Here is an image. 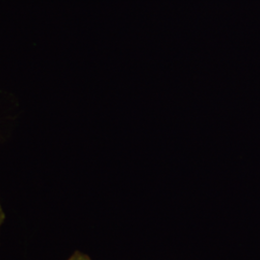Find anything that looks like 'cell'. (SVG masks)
Masks as SVG:
<instances>
[{
	"label": "cell",
	"mask_w": 260,
	"mask_h": 260,
	"mask_svg": "<svg viewBox=\"0 0 260 260\" xmlns=\"http://www.w3.org/2000/svg\"><path fill=\"white\" fill-rule=\"evenodd\" d=\"M4 219H5V214H4V211H3L1 205H0V226H1V224L3 223Z\"/></svg>",
	"instance_id": "2"
},
{
	"label": "cell",
	"mask_w": 260,
	"mask_h": 260,
	"mask_svg": "<svg viewBox=\"0 0 260 260\" xmlns=\"http://www.w3.org/2000/svg\"><path fill=\"white\" fill-rule=\"evenodd\" d=\"M68 260H92L87 254H84L80 251H75V253Z\"/></svg>",
	"instance_id": "1"
}]
</instances>
